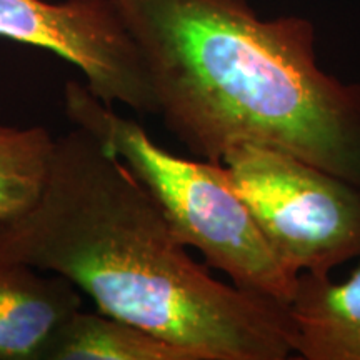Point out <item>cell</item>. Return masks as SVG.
Returning <instances> with one entry per match:
<instances>
[{
  "label": "cell",
  "mask_w": 360,
  "mask_h": 360,
  "mask_svg": "<svg viewBox=\"0 0 360 360\" xmlns=\"http://www.w3.org/2000/svg\"><path fill=\"white\" fill-rule=\"evenodd\" d=\"M0 259L69 278L98 312L199 360L294 354L287 304L210 276L127 165L80 127L56 139L37 204L0 224Z\"/></svg>",
  "instance_id": "1"
},
{
  "label": "cell",
  "mask_w": 360,
  "mask_h": 360,
  "mask_svg": "<svg viewBox=\"0 0 360 360\" xmlns=\"http://www.w3.org/2000/svg\"><path fill=\"white\" fill-rule=\"evenodd\" d=\"M157 114L192 154L277 148L360 191V84L317 64L314 27L262 19L247 0H115Z\"/></svg>",
  "instance_id": "2"
},
{
  "label": "cell",
  "mask_w": 360,
  "mask_h": 360,
  "mask_svg": "<svg viewBox=\"0 0 360 360\" xmlns=\"http://www.w3.org/2000/svg\"><path fill=\"white\" fill-rule=\"evenodd\" d=\"M64 110L127 165L184 245L200 250L207 265L227 274L238 289L289 304L299 276L272 249L222 164L170 154L80 82L65 84Z\"/></svg>",
  "instance_id": "3"
},
{
  "label": "cell",
  "mask_w": 360,
  "mask_h": 360,
  "mask_svg": "<svg viewBox=\"0 0 360 360\" xmlns=\"http://www.w3.org/2000/svg\"><path fill=\"white\" fill-rule=\"evenodd\" d=\"M222 165L264 236L297 276L360 257V191L299 157L242 143Z\"/></svg>",
  "instance_id": "4"
},
{
  "label": "cell",
  "mask_w": 360,
  "mask_h": 360,
  "mask_svg": "<svg viewBox=\"0 0 360 360\" xmlns=\"http://www.w3.org/2000/svg\"><path fill=\"white\" fill-rule=\"evenodd\" d=\"M0 37L70 62L90 92L109 105L157 114L141 51L115 0H0Z\"/></svg>",
  "instance_id": "5"
},
{
  "label": "cell",
  "mask_w": 360,
  "mask_h": 360,
  "mask_svg": "<svg viewBox=\"0 0 360 360\" xmlns=\"http://www.w3.org/2000/svg\"><path fill=\"white\" fill-rule=\"evenodd\" d=\"M0 259V360H45L58 330L82 307L69 278Z\"/></svg>",
  "instance_id": "6"
},
{
  "label": "cell",
  "mask_w": 360,
  "mask_h": 360,
  "mask_svg": "<svg viewBox=\"0 0 360 360\" xmlns=\"http://www.w3.org/2000/svg\"><path fill=\"white\" fill-rule=\"evenodd\" d=\"M287 309L297 357L360 360V265L345 282L299 274Z\"/></svg>",
  "instance_id": "7"
},
{
  "label": "cell",
  "mask_w": 360,
  "mask_h": 360,
  "mask_svg": "<svg viewBox=\"0 0 360 360\" xmlns=\"http://www.w3.org/2000/svg\"><path fill=\"white\" fill-rule=\"evenodd\" d=\"M45 360H199L191 350L102 312H75Z\"/></svg>",
  "instance_id": "8"
},
{
  "label": "cell",
  "mask_w": 360,
  "mask_h": 360,
  "mask_svg": "<svg viewBox=\"0 0 360 360\" xmlns=\"http://www.w3.org/2000/svg\"><path fill=\"white\" fill-rule=\"evenodd\" d=\"M56 139L47 129L0 125V224L29 212L47 184Z\"/></svg>",
  "instance_id": "9"
}]
</instances>
